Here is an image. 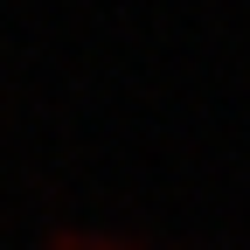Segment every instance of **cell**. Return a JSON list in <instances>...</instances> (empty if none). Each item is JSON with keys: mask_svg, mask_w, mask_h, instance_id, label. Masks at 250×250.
<instances>
[{"mask_svg": "<svg viewBox=\"0 0 250 250\" xmlns=\"http://www.w3.org/2000/svg\"><path fill=\"white\" fill-rule=\"evenodd\" d=\"M42 250H153V243L125 229H98V223H49Z\"/></svg>", "mask_w": 250, "mask_h": 250, "instance_id": "6da1fadb", "label": "cell"}]
</instances>
